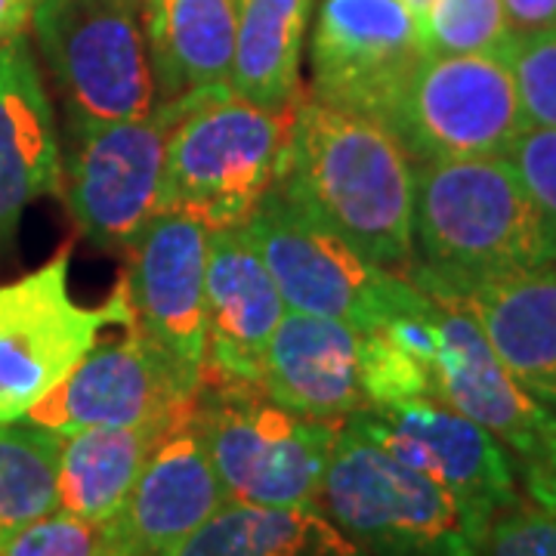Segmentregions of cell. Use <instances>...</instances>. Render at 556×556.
<instances>
[{"instance_id":"cell-1","label":"cell","mask_w":556,"mask_h":556,"mask_svg":"<svg viewBox=\"0 0 556 556\" xmlns=\"http://www.w3.org/2000/svg\"><path fill=\"white\" fill-rule=\"evenodd\" d=\"M276 189L365 263L408 276L415 164L383 124L298 93Z\"/></svg>"},{"instance_id":"cell-2","label":"cell","mask_w":556,"mask_h":556,"mask_svg":"<svg viewBox=\"0 0 556 556\" xmlns=\"http://www.w3.org/2000/svg\"><path fill=\"white\" fill-rule=\"evenodd\" d=\"M556 266L544 219L504 155L415 164L408 276L437 300Z\"/></svg>"},{"instance_id":"cell-3","label":"cell","mask_w":556,"mask_h":556,"mask_svg":"<svg viewBox=\"0 0 556 556\" xmlns=\"http://www.w3.org/2000/svg\"><path fill=\"white\" fill-rule=\"evenodd\" d=\"M318 510L368 556H479L489 526L448 489L340 424Z\"/></svg>"},{"instance_id":"cell-4","label":"cell","mask_w":556,"mask_h":556,"mask_svg":"<svg viewBox=\"0 0 556 556\" xmlns=\"http://www.w3.org/2000/svg\"><path fill=\"white\" fill-rule=\"evenodd\" d=\"M288 109H260L229 87L192 90L167 142L161 211L207 229L241 226L276 186L288 142Z\"/></svg>"},{"instance_id":"cell-5","label":"cell","mask_w":556,"mask_h":556,"mask_svg":"<svg viewBox=\"0 0 556 556\" xmlns=\"http://www.w3.org/2000/svg\"><path fill=\"white\" fill-rule=\"evenodd\" d=\"M195 412L229 504L318 507L343 420L288 412L254 383L201 371Z\"/></svg>"},{"instance_id":"cell-6","label":"cell","mask_w":556,"mask_h":556,"mask_svg":"<svg viewBox=\"0 0 556 556\" xmlns=\"http://www.w3.org/2000/svg\"><path fill=\"white\" fill-rule=\"evenodd\" d=\"M31 28L65 124L142 118L159 105L137 0H38Z\"/></svg>"},{"instance_id":"cell-7","label":"cell","mask_w":556,"mask_h":556,"mask_svg":"<svg viewBox=\"0 0 556 556\" xmlns=\"http://www.w3.org/2000/svg\"><path fill=\"white\" fill-rule=\"evenodd\" d=\"M189 93L130 121L65 124L60 192L80 236L127 248L161 214L167 142Z\"/></svg>"},{"instance_id":"cell-8","label":"cell","mask_w":556,"mask_h":556,"mask_svg":"<svg viewBox=\"0 0 556 556\" xmlns=\"http://www.w3.org/2000/svg\"><path fill=\"white\" fill-rule=\"evenodd\" d=\"M68 248L28 276L0 285V424H13L60 383L105 325H130L121 278L100 306H80L68 291Z\"/></svg>"},{"instance_id":"cell-9","label":"cell","mask_w":556,"mask_h":556,"mask_svg":"<svg viewBox=\"0 0 556 556\" xmlns=\"http://www.w3.org/2000/svg\"><path fill=\"white\" fill-rule=\"evenodd\" d=\"M383 127L412 164L495 159L526 127L507 56L427 53Z\"/></svg>"},{"instance_id":"cell-10","label":"cell","mask_w":556,"mask_h":556,"mask_svg":"<svg viewBox=\"0 0 556 556\" xmlns=\"http://www.w3.org/2000/svg\"><path fill=\"white\" fill-rule=\"evenodd\" d=\"M124 328V338L93 343L22 420L56 437H72L87 427L177 424L189 412L201 378L177 365L134 321Z\"/></svg>"},{"instance_id":"cell-11","label":"cell","mask_w":556,"mask_h":556,"mask_svg":"<svg viewBox=\"0 0 556 556\" xmlns=\"http://www.w3.org/2000/svg\"><path fill=\"white\" fill-rule=\"evenodd\" d=\"M248 229L276 278L285 309L294 313L338 318L365 331L387 313L408 281L365 263L346 241L285 199L276 186L248 217Z\"/></svg>"},{"instance_id":"cell-12","label":"cell","mask_w":556,"mask_h":556,"mask_svg":"<svg viewBox=\"0 0 556 556\" xmlns=\"http://www.w3.org/2000/svg\"><path fill=\"white\" fill-rule=\"evenodd\" d=\"M427 53L424 22L405 0H321L309 93L383 124Z\"/></svg>"},{"instance_id":"cell-13","label":"cell","mask_w":556,"mask_h":556,"mask_svg":"<svg viewBox=\"0 0 556 556\" xmlns=\"http://www.w3.org/2000/svg\"><path fill=\"white\" fill-rule=\"evenodd\" d=\"M343 424L448 489L485 526L517 504L514 464L504 445L439 399L371 405Z\"/></svg>"},{"instance_id":"cell-14","label":"cell","mask_w":556,"mask_h":556,"mask_svg":"<svg viewBox=\"0 0 556 556\" xmlns=\"http://www.w3.org/2000/svg\"><path fill=\"white\" fill-rule=\"evenodd\" d=\"M207 226L161 211L127 244V300L134 325L189 375L204 371Z\"/></svg>"},{"instance_id":"cell-15","label":"cell","mask_w":556,"mask_h":556,"mask_svg":"<svg viewBox=\"0 0 556 556\" xmlns=\"http://www.w3.org/2000/svg\"><path fill=\"white\" fill-rule=\"evenodd\" d=\"M437 399L489 430L526 464L556 448L554 412L519 387L477 318L452 300H439Z\"/></svg>"},{"instance_id":"cell-16","label":"cell","mask_w":556,"mask_h":556,"mask_svg":"<svg viewBox=\"0 0 556 556\" xmlns=\"http://www.w3.org/2000/svg\"><path fill=\"white\" fill-rule=\"evenodd\" d=\"M285 300L248 223L207 232L204 371L260 387V368Z\"/></svg>"},{"instance_id":"cell-17","label":"cell","mask_w":556,"mask_h":556,"mask_svg":"<svg viewBox=\"0 0 556 556\" xmlns=\"http://www.w3.org/2000/svg\"><path fill=\"white\" fill-rule=\"evenodd\" d=\"M226 504L192 399L189 412L149 455L118 514L127 556H177L179 547Z\"/></svg>"},{"instance_id":"cell-18","label":"cell","mask_w":556,"mask_h":556,"mask_svg":"<svg viewBox=\"0 0 556 556\" xmlns=\"http://www.w3.org/2000/svg\"><path fill=\"white\" fill-rule=\"evenodd\" d=\"M62 139L31 40L0 47V239H10L28 204L60 192Z\"/></svg>"},{"instance_id":"cell-19","label":"cell","mask_w":556,"mask_h":556,"mask_svg":"<svg viewBox=\"0 0 556 556\" xmlns=\"http://www.w3.org/2000/svg\"><path fill=\"white\" fill-rule=\"evenodd\" d=\"M260 390L288 412L346 420L362 412L358 331L338 318L285 309L260 368Z\"/></svg>"},{"instance_id":"cell-20","label":"cell","mask_w":556,"mask_h":556,"mask_svg":"<svg viewBox=\"0 0 556 556\" xmlns=\"http://www.w3.org/2000/svg\"><path fill=\"white\" fill-rule=\"evenodd\" d=\"M457 303L519 387L556 415V266L479 285Z\"/></svg>"},{"instance_id":"cell-21","label":"cell","mask_w":556,"mask_h":556,"mask_svg":"<svg viewBox=\"0 0 556 556\" xmlns=\"http://www.w3.org/2000/svg\"><path fill=\"white\" fill-rule=\"evenodd\" d=\"M139 22L161 102L229 87L239 0H139Z\"/></svg>"},{"instance_id":"cell-22","label":"cell","mask_w":556,"mask_h":556,"mask_svg":"<svg viewBox=\"0 0 556 556\" xmlns=\"http://www.w3.org/2000/svg\"><path fill=\"white\" fill-rule=\"evenodd\" d=\"M170 427H87L62 437L56 510L80 519L118 517Z\"/></svg>"},{"instance_id":"cell-23","label":"cell","mask_w":556,"mask_h":556,"mask_svg":"<svg viewBox=\"0 0 556 556\" xmlns=\"http://www.w3.org/2000/svg\"><path fill=\"white\" fill-rule=\"evenodd\" d=\"M313 0H239L229 90L260 109H288L300 93V60Z\"/></svg>"},{"instance_id":"cell-24","label":"cell","mask_w":556,"mask_h":556,"mask_svg":"<svg viewBox=\"0 0 556 556\" xmlns=\"http://www.w3.org/2000/svg\"><path fill=\"white\" fill-rule=\"evenodd\" d=\"M177 556H368L318 507L269 510L226 504Z\"/></svg>"},{"instance_id":"cell-25","label":"cell","mask_w":556,"mask_h":556,"mask_svg":"<svg viewBox=\"0 0 556 556\" xmlns=\"http://www.w3.org/2000/svg\"><path fill=\"white\" fill-rule=\"evenodd\" d=\"M62 437L35 424H0V547L56 510Z\"/></svg>"},{"instance_id":"cell-26","label":"cell","mask_w":556,"mask_h":556,"mask_svg":"<svg viewBox=\"0 0 556 556\" xmlns=\"http://www.w3.org/2000/svg\"><path fill=\"white\" fill-rule=\"evenodd\" d=\"M424 35L430 53L442 56H507L517 40L501 0H433Z\"/></svg>"},{"instance_id":"cell-27","label":"cell","mask_w":556,"mask_h":556,"mask_svg":"<svg viewBox=\"0 0 556 556\" xmlns=\"http://www.w3.org/2000/svg\"><path fill=\"white\" fill-rule=\"evenodd\" d=\"M0 556H127V547L118 517L80 519L53 510L7 541Z\"/></svg>"},{"instance_id":"cell-28","label":"cell","mask_w":556,"mask_h":556,"mask_svg":"<svg viewBox=\"0 0 556 556\" xmlns=\"http://www.w3.org/2000/svg\"><path fill=\"white\" fill-rule=\"evenodd\" d=\"M507 62L526 127H556V28L514 40Z\"/></svg>"},{"instance_id":"cell-29","label":"cell","mask_w":556,"mask_h":556,"mask_svg":"<svg viewBox=\"0 0 556 556\" xmlns=\"http://www.w3.org/2000/svg\"><path fill=\"white\" fill-rule=\"evenodd\" d=\"M504 159L538 207L556 251V127H522Z\"/></svg>"},{"instance_id":"cell-30","label":"cell","mask_w":556,"mask_h":556,"mask_svg":"<svg viewBox=\"0 0 556 556\" xmlns=\"http://www.w3.org/2000/svg\"><path fill=\"white\" fill-rule=\"evenodd\" d=\"M479 556H556V514L544 507H507L501 510Z\"/></svg>"},{"instance_id":"cell-31","label":"cell","mask_w":556,"mask_h":556,"mask_svg":"<svg viewBox=\"0 0 556 556\" xmlns=\"http://www.w3.org/2000/svg\"><path fill=\"white\" fill-rule=\"evenodd\" d=\"M501 3L510 22V31L517 38L556 28V0H501Z\"/></svg>"},{"instance_id":"cell-32","label":"cell","mask_w":556,"mask_h":556,"mask_svg":"<svg viewBox=\"0 0 556 556\" xmlns=\"http://www.w3.org/2000/svg\"><path fill=\"white\" fill-rule=\"evenodd\" d=\"M526 485L538 507L556 514V448L551 455L526 464Z\"/></svg>"},{"instance_id":"cell-33","label":"cell","mask_w":556,"mask_h":556,"mask_svg":"<svg viewBox=\"0 0 556 556\" xmlns=\"http://www.w3.org/2000/svg\"><path fill=\"white\" fill-rule=\"evenodd\" d=\"M35 3L38 0H0V47L25 31L35 13Z\"/></svg>"},{"instance_id":"cell-34","label":"cell","mask_w":556,"mask_h":556,"mask_svg":"<svg viewBox=\"0 0 556 556\" xmlns=\"http://www.w3.org/2000/svg\"><path fill=\"white\" fill-rule=\"evenodd\" d=\"M405 3H408L417 16H420V22H424V16H427V10H430V3H433V0H405Z\"/></svg>"},{"instance_id":"cell-35","label":"cell","mask_w":556,"mask_h":556,"mask_svg":"<svg viewBox=\"0 0 556 556\" xmlns=\"http://www.w3.org/2000/svg\"><path fill=\"white\" fill-rule=\"evenodd\" d=\"M137 3H139V0H137Z\"/></svg>"}]
</instances>
